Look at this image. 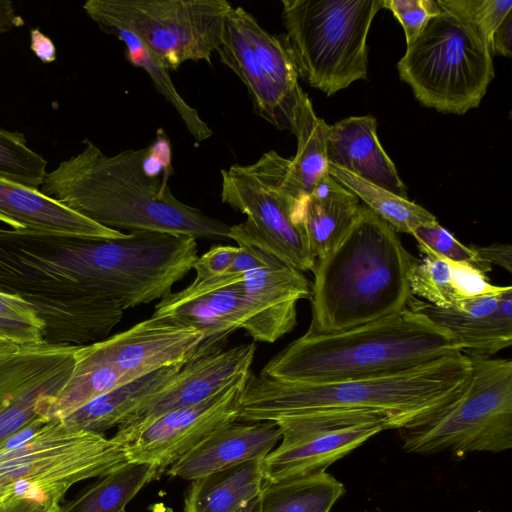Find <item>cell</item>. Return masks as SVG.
Returning a JSON list of instances; mask_svg holds the SVG:
<instances>
[{"instance_id": "1", "label": "cell", "mask_w": 512, "mask_h": 512, "mask_svg": "<svg viewBox=\"0 0 512 512\" xmlns=\"http://www.w3.org/2000/svg\"><path fill=\"white\" fill-rule=\"evenodd\" d=\"M151 146L105 155L87 141L47 172L40 191L110 229L157 231L195 239H230V225L178 200L167 179L146 168Z\"/></svg>"}, {"instance_id": "2", "label": "cell", "mask_w": 512, "mask_h": 512, "mask_svg": "<svg viewBox=\"0 0 512 512\" xmlns=\"http://www.w3.org/2000/svg\"><path fill=\"white\" fill-rule=\"evenodd\" d=\"M470 374V360L461 351L398 374L328 383L281 381L250 371L238 421L361 412L381 416L390 429L400 430L424 421L454 401Z\"/></svg>"}, {"instance_id": "3", "label": "cell", "mask_w": 512, "mask_h": 512, "mask_svg": "<svg viewBox=\"0 0 512 512\" xmlns=\"http://www.w3.org/2000/svg\"><path fill=\"white\" fill-rule=\"evenodd\" d=\"M414 260L397 232L362 203L343 238L316 259L312 318L305 334L347 331L408 307L413 297L408 276Z\"/></svg>"}, {"instance_id": "4", "label": "cell", "mask_w": 512, "mask_h": 512, "mask_svg": "<svg viewBox=\"0 0 512 512\" xmlns=\"http://www.w3.org/2000/svg\"><path fill=\"white\" fill-rule=\"evenodd\" d=\"M460 351L452 335L405 309L375 322L288 344L260 372L269 379L328 383L398 374Z\"/></svg>"}, {"instance_id": "5", "label": "cell", "mask_w": 512, "mask_h": 512, "mask_svg": "<svg viewBox=\"0 0 512 512\" xmlns=\"http://www.w3.org/2000/svg\"><path fill=\"white\" fill-rule=\"evenodd\" d=\"M127 462L125 446L40 416L0 447V509L19 500L54 508L78 482Z\"/></svg>"}, {"instance_id": "6", "label": "cell", "mask_w": 512, "mask_h": 512, "mask_svg": "<svg viewBox=\"0 0 512 512\" xmlns=\"http://www.w3.org/2000/svg\"><path fill=\"white\" fill-rule=\"evenodd\" d=\"M221 200L246 215L230 226L229 238L271 253L301 272L312 271L316 258L305 231L307 195L290 174V159L276 151L250 165L221 170Z\"/></svg>"}, {"instance_id": "7", "label": "cell", "mask_w": 512, "mask_h": 512, "mask_svg": "<svg viewBox=\"0 0 512 512\" xmlns=\"http://www.w3.org/2000/svg\"><path fill=\"white\" fill-rule=\"evenodd\" d=\"M299 76L332 96L368 78L367 37L383 0H281Z\"/></svg>"}, {"instance_id": "8", "label": "cell", "mask_w": 512, "mask_h": 512, "mask_svg": "<svg viewBox=\"0 0 512 512\" xmlns=\"http://www.w3.org/2000/svg\"><path fill=\"white\" fill-rule=\"evenodd\" d=\"M440 8L397 68L423 106L462 115L479 106L495 76L492 54L473 25Z\"/></svg>"}, {"instance_id": "9", "label": "cell", "mask_w": 512, "mask_h": 512, "mask_svg": "<svg viewBox=\"0 0 512 512\" xmlns=\"http://www.w3.org/2000/svg\"><path fill=\"white\" fill-rule=\"evenodd\" d=\"M464 354L471 363L465 388L434 415L398 430L406 452L460 458L512 447V361Z\"/></svg>"}, {"instance_id": "10", "label": "cell", "mask_w": 512, "mask_h": 512, "mask_svg": "<svg viewBox=\"0 0 512 512\" xmlns=\"http://www.w3.org/2000/svg\"><path fill=\"white\" fill-rule=\"evenodd\" d=\"M233 6L225 0H88L83 10L107 33L135 35L167 69L209 65Z\"/></svg>"}, {"instance_id": "11", "label": "cell", "mask_w": 512, "mask_h": 512, "mask_svg": "<svg viewBox=\"0 0 512 512\" xmlns=\"http://www.w3.org/2000/svg\"><path fill=\"white\" fill-rule=\"evenodd\" d=\"M281 442L263 459L266 482L325 472L334 462L390 429L381 416L330 412L289 416L275 421Z\"/></svg>"}, {"instance_id": "12", "label": "cell", "mask_w": 512, "mask_h": 512, "mask_svg": "<svg viewBox=\"0 0 512 512\" xmlns=\"http://www.w3.org/2000/svg\"><path fill=\"white\" fill-rule=\"evenodd\" d=\"M78 346H20L0 359V447L35 419L69 378Z\"/></svg>"}, {"instance_id": "13", "label": "cell", "mask_w": 512, "mask_h": 512, "mask_svg": "<svg viewBox=\"0 0 512 512\" xmlns=\"http://www.w3.org/2000/svg\"><path fill=\"white\" fill-rule=\"evenodd\" d=\"M255 350L254 343L224 349L202 342L174 379L141 403L111 438L125 446L160 416L195 405L221 391L238 376L251 371Z\"/></svg>"}, {"instance_id": "14", "label": "cell", "mask_w": 512, "mask_h": 512, "mask_svg": "<svg viewBox=\"0 0 512 512\" xmlns=\"http://www.w3.org/2000/svg\"><path fill=\"white\" fill-rule=\"evenodd\" d=\"M249 372L206 400L154 420L125 445L127 462L153 464L159 478L211 432L238 421L240 399Z\"/></svg>"}, {"instance_id": "15", "label": "cell", "mask_w": 512, "mask_h": 512, "mask_svg": "<svg viewBox=\"0 0 512 512\" xmlns=\"http://www.w3.org/2000/svg\"><path fill=\"white\" fill-rule=\"evenodd\" d=\"M204 336L174 321L151 316L102 341L81 346L88 356L112 365L130 381L185 363Z\"/></svg>"}, {"instance_id": "16", "label": "cell", "mask_w": 512, "mask_h": 512, "mask_svg": "<svg viewBox=\"0 0 512 512\" xmlns=\"http://www.w3.org/2000/svg\"><path fill=\"white\" fill-rule=\"evenodd\" d=\"M243 324L255 341L273 343L297 324V303L311 298L303 272L273 257L269 264L245 274Z\"/></svg>"}, {"instance_id": "17", "label": "cell", "mask_w": 512, "mask_h": 512, "mask_svg": "<svg viewBox=\"0 0 512 512\" xmlns=\"http://www.w3.org/2000/svg\"><path fill=\"white\" fill-rule=\"evenodd\" d=\"M244 277L225 273L194 279L186 288L160 299L152 315L191 327L204 336L203 342L223 347L232 333L242 329Z\"/></svg>"}, {"instance_id": "18", "label": "cell", "mask_w": 512, "mask_h": 512, "mask_svg": "<svg viewBox=\"0 0 512 512\" xmlns=\"http://www.w3.org/2000/svg\"><path fill=\"white\" fill-rule=\"evenodd\" d=\"M280 440L281 430L273 421H234L211 432L165 472L193 481L246 461L264 459Z\"/></svg>"}, {"instance_id": "19", "label": "cell", "mask_w": 512, "mask_h": 512, "mask_svg": "<svg viewBox=\"0 0 512 512\" xmlns=\"http://www.w3.org/2000/svg\"><path fill=\"white\" fill-rule=\"evenodd\" d=\"M326 152L328 163L408 198L395 164L378 140L375 117L351 116L329 125Z\"/></svg>"}, {"instance_id": "20", "label": "cell", "mask_w": 512, "mask_h": 512, "mask_svg": "<svg viewBox=\"0 0 512 512\" xmlns=\"http://www.w3.org/2000/svg\"><path fill=\"white\" fill-rule=\"evenodd\" d=\"M0 222L13 230L119 238L124 232L104 227L71 210L39 189L0 177Z\"/></svg>"}, {"instance_id": "21", "label": "cell", "mask_w": 512, "mask_h": 512, "mask_svg": "<svg viewBox=\"0 0 512 512\" xmlns=\"http://www.w3.org/2000/svg\"><path fill=\"white\" fill-rule=\"evenodd\" d=\"M215 53L247 88L254 112L274 127L291 131L300 96L291 98L269 77L229 14Z\"/></svg>"}, {"instance_id": "22", "label": "cell", "mask_w": 512, "mask_h": 512, "mask_svg": "<svg viewBox=\"0 0 512 512\" xmlns=\"http://www.w3.org/2000/svg\"><path fill=\"white\" fill-rule=\"evenodd\" d=\"M408 307L447 330L462 353L491 357L512 345L511 286L501 295L497 309L487 315H471L454 309H442L414 296Z\"/></svg>"}, {"instance_id": "23", "label": "cell", "mask_w": 512, "mask_h": 512, "mask_svg": "<svg viewBox=\"0 0 512 512\" xmlns=\"http://www.w3.org/2000/svg\"><path fill=\"white\" fill-rule=\"evenodd\" d=\"M361 202L329 173L308 194L305 231L312 254L319 259L332 250L359 216Z\"/></svg>"}, {"instance_id": "24", "label": "cell", "mask_w": 512, "mask_h": 512, "mask_svg": "<svg viewBox=\"0 0 512 512\" xmlns=\"http://www.w3.org/2000/svg\"><path fill=\"white\" fill-rule=\"evenodd\" d=\"M183 364L161 369L119 386L60 421L71 429L104 434L106 430L118 427L148 397L169 384Z\"/></svg>"}, {"instance_id": "25", "label": "cell", "mask_w": 512, "mask_h": 512, "mask_svg": "<svg viewBox=\"0 0 512 512\" xmlns=\"http://www.w3.org/2000/svg\"><path fill=\"white\" fill-rule=\"evenodd\" d=\"M264 482L263 459L210 473L191 482L184 512H237L257 498Z\"/></svg>"}, {"instance_id": "26", "label": "cell", "mask_w": 512, "mask_h": 512, "mask_svg": "<svg viewBox=\"0 0 512 512\" xmlns=\"http://www.w3.org/2000/svg\"><path fill=\"white\" fill-rule=\"evenodd\" d=\"M345 493L327 472L264 482L253 512H329Z\"/></svg>"}, {"instance_id": "27", "label": "cell", "mask_w": 512, "mask_h": 512, "mask_svg": "<svg viewBox=\"0 0 512 512\" xmlns=\"http://www.w3.org/2000/svg\"><path fill=\"white\" fill-rule=\"evenodd\" d=\"M73 370L58 394L44 408L43 417L61 420L93 399L122 386L130 380L112 365L76 348Z\"/></svg>"}, {"instance_id": "28", "label": "cell", "mask_w": 512, "mask_h": 512, "mask_svg": "<svg viewBox=\"0 0 512 512\" xmlns=\"http://www.w3.org/2000/svg\"><path fill=\"white\" fill-rule=\"evenodd\" d=\"M155 478L158 474L153 464L126 462L61 505V512H125L127 504Z\"/></svg>"}, {"instance_id": "29", "label": "cell", "mask_w": 512, "mask_h": 512, "mask_svg": "<svg viewBox=\"0 0 512 512\" xmlns=\"http://www.w3.org/2000/svg\"><path fill=\"white\" fill-rule=\"evenodd\" d=\"M328 127L329 125L315 114L308 95L302 91L291 129L297 139V151L290 159V174L307 196L328 173Z\"/></svg>"}, {"instance_id": "30", "label": "cell", "mask_w": 512, "mask_h": 512, "mask_svg": "<svg viewBox=\"0 0 512 512\" xmlns=\"http://www.w3.org/2000/svg\"><path fill=\"white\" fill-rule=\"evenodd\" d=\"M230 17L248 42L261 67L291 98L298 99L303 89L299 73L285 35L266 31L243 7H232Z\"/></svg>"}, {"instance_id": "31", "label": "cell", "mask_w": 512, "mask_h": 512, "mask_svg": "<svg viewBox=\"0 0 512 512\" xmlns=\"http://www.w3.org/2000/svg\"><path fill=\"white\" fill-rule=\"evenodd\" d=\"M328 173L358 197L396 232L411 233L418 226L436 221L424 207L328 163Z\"/></svg>"}, {"instance_id": "32", "label": "cell", "mask_w": 512, "mask_h": 512, "mask_svg": "<svg viewBox=\"0 0 512 512\" xmlns=\"http://www.w3.org/2000/svg\"><path fill=\"white\" fill-rule=\"evenodd\" d=\"M108 33L118 37L126 46L128 61L142 68L151 78L155 89L174 107L184 125L197 142L213 135V131L200 117L198 111L190 106L178 93L168 70L155 58L148 48L132 33L125 30H111Z\"/></svg>"}, {"instance_id": "33", "label": "cell", "mask_w": 512, "mask_h": 512, "mask_svg": "<svg viewBox=\"0 0 512 512\" xmlns=\"http://www.w3.org/2000/svg\"><path fill=\"white\" fill-rule=\"evenodd\" d=\"M409 271V286L412 295L442 308H452L458 298L453 286L451 261L430 252H421Z\"/></svg>"}, {"instance_id": "34", "label": "cell", "mask_w": 512, "mask_h": 512, "mask_svg": "<svg viewBox=\"0 0 512 512\" xmlns=\"http://www.w3.org/2000/svg\"><path fill=\"white\" fill-rule=\"evenodd\" d=\"M47 161L27 146L24 134L0 128V177L39 189Z\"/></svg>"}, {"instance_id": "35", "label": "cell", "mask_w": 512, "mask_h": 512, "mask_svg": "<svg viewBox=\"0 0 512 512\" xmlns=\"http://www.w3.org/2000/svg\"><path fill=\"white\" fill-rule=\"evenodd\" d=\"M44 324L18 295L0 291V337L19 346L43 343Z\"/></svg>"}, {"instance_id": "36", "label": "cell", "mask_w": 512, "mask_h": 512, "mask_svg": "<svg viewBox=\"0 0 512 512\" xmlns=\"http://www.w3.org/2000/svg\"><path fill=\"white\" fill-rule=\"evenodd\" d=\"M411 235L421 252H430L454 262L469 263L486 274L491 271V265L481 262L470 246L459 242L437 220L418 226Z\"/></svg>"}, {"instance_id": "37", "label": "cell", "mask_w": 512, "mask_h": 512, "mask_svg": "<svg viewBox=\"0 0 512 512\" xmlns=\"http://www.w3.org/2000/svg\"><path fill=\"white\" fill-rule=\"evenodd\" d=\"M440 7L450 10L473 25L490 47L493 32L512 11L510 0H437Z\"/></svg>"}, {"instance_id": "38", "label": "cell", "mask_w": 512, "mask_h": 512, "mask_svg": "<svg viewBox=\"0 0 512 512\" xmlns=\"http://www.w3.org/2000/svg\"><path fill=\"white\" fill-rule=\"evenodd\" d=\"M402 25L407 45L413 43L441 8L437 0H383Z\"/></svg>"}, {"instance_id": "39", "label": "cell", "mask_w": 512, "mask_h": 512, "mask_svg": "<svg viewBox=\"0 0 512 512\" xmlns=\"http://www.w3.org/2000/svg\"><path fill=\"white\" fill-rule=\"evenodd\" d=\"M238 251V247L217 245L198 257L193 265L195 280H205L227 273Z\"/></svg>"}, {"instance_id": "40", "label": "cell", "mask_w": 512, "mask_h": 512, "mask_svg": "<svg viewBox=\"0 0 512 512\" xmlns=\"http://www.w3.org/2000/svg\"><path fill=\"white\" fill-rule=\"evenodd\" d=\"M477 258L486 264H497L512 272V247L510 244H492L489 246L470 245Z\"/></svg>"}, {"instance_id": "41", "label": "cell", "mask_w": 512, "mask_h": 512, "mask_svg": "<svg viewBox=\"0 0 512 512\" xmlns=\"http://www.w3.org/2000/svg\"><path fill=\"white\" fill-rule=\"evenodd\" d=\"M492 55L511 57L512 55V11L498 25L491 36Z\"/></svg>"}, {"instance_id": "42", "label": "cell", "mask_w": 512, "mask_h": 512, "mask_svg": "<svg viewBox=\"0 0 512 512\" xmlns=\"http://www.w3.org/2000/svg\"><path fill=\"white\" fill-rule=\"evenodd\" d=\"M30 38L31 50L42 62L49 63L56 59V49L50 38L38 29L31 30Z\"/></svg>"}, {"instance_id": "43", "label": "cell", "mask_w": 512, "mask_h": 512, "mask_svg": "<svg viewBox=\"0 0 512 512\" xmlns=\"http://www.w3.org/2000/svg\"><path fill=\"white\" fill-rule=\"evenodd\" d=\"M23 23L16 14L13 3L9 0H0V34L12 30Z\"/></svg>"}, {"instance_id": "44", "label": "cell", "mask_w": 512, "mask_h": 512, "mask_svg": "<svg viewBox=\"0 0 512 512\" xmlns=\"http://www.w3.org/2000/svg\"><path fill=\"white\" fill-rule=\"evenodd\" d=\"M0 512H61V506L51 508L40 503L19 500L1 508Z\"/></svg>"}, {"instance_id": "45", "label": "cell", "mask_w": 512, "mask_h": 512, "mask_svg": "<svg viewBox=\"0 0 512 512\" xmlns=\"http://www.w3.org/2000/svg\"><path fill=\"white\" fill-rule=\"evenodd\" d=\"M19 345L0 337V359L13 354L19 349Z\"/></svg>"}, {"instance_id": "46", "label": "cell", "mask_w": 512, "mask_h": 512, "mask_svg": "<svg viewBox=\"0 0 512 512\" xmlns=\"http://www.w3.org/2000/svg\"><path fill=\"white\" fill-rule=\"evenodd\" d=\"M255 500L252 501L251 503L247 504L246 506L240 508L237 512H253Z\"/></svg>"}]
</instances>
